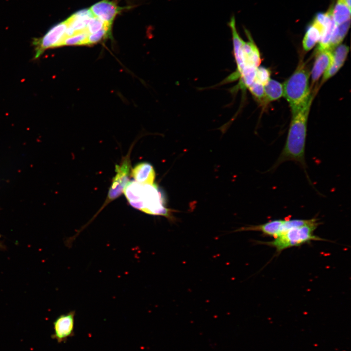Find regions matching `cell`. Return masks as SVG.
<instances>
[{"mask_svg":"<svg viewBox=\"0 0 351 351\" xmlns=\"http://www.w3.org/2000/svg\"><path fill=\"white\" fill-rule=\"evenodd\" d=\"M258 231L275 238L285 233V219H275L265 223L240 228L234 232Z\"/></svg>","mask_w":351,"mask_h":351,"instance_id":"obj_10","label":"cell"},{"mask_svg":"<svg viewBox=\"0 0 351 351\" xmlns=\"http://www.w3.org/2000/svg\"><path fill=\"white\" fill-rule=\"evenodd\" d=\"M332 15L335 23L340 24L350 20L351 8L343 0H337L332 10Z\"/></svg>","mask_w":351,"mask_h":351,"instance_id":"obj_17","label":"cell"},{"mask_svg":"<svg viewBox=\"0 0 351 351\" xmlns=\"http://www.w3.org/2000/svg\"><path fill=\"white\" fill-rule=\"evenodd\" d=\"M323 29L324 25L314 19L308 28L303 39L302 45L305 51H310L319 42Z\"/></svg>","mask_w":351,"mask_h":351,"instance_id":"obj_15","label":"cell"},{"mask_svg":"<svg viewBox=\"0 0 351 351\" xmlns=\"http://www.w3.org/2000/svg\"><path fill=\"white\" fill-rule=\"evenodd\" d=\"M88 33L83 32L76 34L72 36L66 38L63 40L62 46L85 45Z\"/></svg>","mask_w":351,"mask_h":351,"instance_id":"obj_20","label":"cell"},{"mask_svg":"<svg viewBox=\"0 0 351 351\" xmlns=\"http://www.w3.org/2000/svg\"><path fill=\"white\" fill-rule=\"evenodd\" d=\"M248 89L252 95L256 98L259 102L264 104V91L263 85L254 81L248 88Z\"/></svg>","mask_w":351,"mask_h":351,"instance_id":"obj_22","label":"cell"},{"mask_svg":"<svg viewBox=\"0 0 351 351\" xmlns=\"http://www.w3.org/2000/svg\"><path fill=\"white\" fill-rule=\"evenodd\" d=\"M350 25V20L340 24H336L331 40L330 48L333 50L342 41Z\"/></svg>","mask_w":351,"mask_h":351,"instance_id":"obj_18","label":"cell"},{"mask_svg":"<svg viewBox=\"0 0 351 351\" xmlns=\"http://www.w3.org/2000/svg\"><path fill=\"white\" fill-rule=\"evenodd\" d=\"M130 168L129 153L123 158L119 165H116V175L113 177L104 205L118 197L123 193L129 182Z\"/></svg>","mask_w":351,"mask_h":351,"instance_id":"obj_7","label":"cell"},{"mask_svg":"<svg viewBox=\"0 0 351 351\" xmlns=\"http://www.w3.org/2000/svg\"><path fill=\"white\" fill-rule=\"evenodd\" d=\"M94 17L89 9H84L76 12L65 20L67 26L78 34L86 32L89 21Z\"/></svg>","mask_w":351,"mask_h":351,"instance_id":"obj_13","label":"cell"},{"mask_svg":"<svg viewBox=\"0 0 351 351\" xmlns=\"http://www.w3.org/2000/svg\"><path fill=\"white\" fill-rule=\"evenodd\" d=\"M105 25L107 24H105L98 18L94 17L89 21L86 28V32L88 33L89 35L96 33L103 28Z\"/></svg>","mask_w":351,"mask_h":351,"instance_id":"obj_23","label":"cell"},{"mask_svg":"<svg viewBox=\"0 0 351 351\" xmlns=\"http://www.w3.org/2000/svg\"><path fill=\"white\" fill-rule=\"evenodd\" d=\"M270 76L271 72L269 69L263 67H258L256 70L254 81L265 86L270 79Z\"/></svg>","mask_w":351,"mask_h":351,"instance_id":"obj_21","label":"cell"},{"mask_svg":"<svg viewBox=\"0 0 351 351\" xmlns=\"http://www.w3.org/2000/svg\"><path fill=\"white\" fill-rule=\"evenodd\" d=\"M319 224L316 218H312L308 223L291 228L272 241L259 242L273 247L276 252L280 253L288 248L299 246L312 241L327 240L314 234Z\"/></svg>","mask_w":351,"mask_h":351,"instance_id":"obj_5","label":"cell"},{"mask_svg":"<svg viewBox=\"0 0 351 351\" xmlns=\"http://www.w3.org/2000/svg\"><path fill=\"white\" fill-rule=\"evenodd\" d=\"M75 314V311H72L60 315L55 319L53 322L52 339L61 343L74 336Z\"/></svg>","mask_w":351,"mask_h":351,"instance_id":"obj_8","label":"cell"},{"mask_svg":"<svg viewBox=\"0 0 351 351\" xmlns=\"http://www.w3.org/2000/svg\"><path fill=\"white\" fill-rule=\"evenodd\" d=\"M309 78L308 66L301 61L283 85V96L289 102L292 112L300 109L313 98L309 85Z\"/></svg>","mask_w":351,"mask_h":351,"instance_id":"obj_4","label":"cell"},{"mask_svg":"<svg viewBox=\"0 0 351 351\" xmlns=\"http://www.w3.org/2000/svg\"><path fill=\"white\" fill-rule=\"evenodd\" d=\"M67 27L65 20L52 26L42 37L34 39L32 42L35 51L34 59L39 58L47 49L62 46Z\"/></svg>","mask_w":351,"mask_h":351,"instance_id":"obj_6","label":"cell"},{"mask_svg":"<svg viewBox=\"0 0 351 351\" xmlns=\"http://www.w3.org/2000/svg\"><path fill=\"white\" fill-rule=\"evenodd\" d=\"M123 193L129 204L147 214L160 215L173 221L172 211L165 207V198L156 184H142L132 180Z\"/></svg>","mask_w":351,"mask_h":351,"instance_id":"obj_2","label":"cell"},{"mask_svg":"<svg viewBox=\"0 0 351 351\" xmlns=\"http://www.w3.org/2000/svg\"><path fill=\"white\" fill-rule=\"evenodd\" d=\"M124 9V7H119L114 1L109 0H101L89 8L94 17L110 26H112L116 16Z\"/></svg>","mask_w":351,"mask_h":351,"instance_id":"obj_9","label":"cell"},{"mask_svg":"<svg viewBox=\"0 0 351 351\" xmlns=\"http://www.w3.org/2000/svg\"><path fill=\"white\" fill-rule=\"evenodd\" d=\"M264 104L269 102L276 100L283 96V85L276 80L270 79L264 86Z\"/></svg>","mask_w":351,"mask_h":351,"instance_id":"obj_16","label":"cell"},{"mask_svg":"<svg viewBox=\"0 0 351 351\" xmlns=\"http://www.w3.org/2000/svg\"><path fill=\"white\" fill-rule=\"evenodd\" d=\"M232 33L233 52L236 64V70L224 79L223 82L235 81L241 72L246 68L259 67L261 60L259 50L248 30L245 32L248 39L245 41L239 35L236 26L235 17L232 16L228 23Z\"/></svg>","mask_w":351,"mask_h":351,"instance_id":"obj_3","label":"cell"},{"mask_svg":"<svg viewBox=\"0 0 351 351\" xmlns=\"http://www.w3.org/2000/svg\"><path fill=\"white\" fill-rule=\"evenodd\" d=\"M346 4V5L351 8V0H343Z\"/></svg>","mask_w":351,"mask_h":351,"instance_id":"obj_24","label":"cell"},{"mask_svg":"<svg viewBox=\"0 0 351 351\" xmlns=\"http://www.w3.org/2000/svg\"><path fill=\"white\" fill-rule=\"evenodd\" d=\"M131 175L136 181L142 184H153L156 177L153 167L147 162L136 165L132 169Z\"/></svg>","mask_w":351,"mask_h":351,"instance_id":"obj_14","label":"cell"},{"mask_svg":"<svg viewBox=\"0 0 351 351\" xmlns=\"http://www.w3.org/2000/svg\"><path fill=\"white\" fill-rule=\"evenodd\" d=\"M333 58L332 50L329 49L317 51V55L311 74L313 83L316 82L330 66L333 61Z\"/></svg>","mask_w":351,"mask_h":351,"instance_id":"obj_11","label":"cell"},{"mask_svg":"<svg viewBox=\"0 0 351 351\" xmlns=\"http://www.w3.org/2000/svg\"><path fill=\"white\" fill-rule=\"evenodd\" d=\"M349 50V47L344 44L336 47V49L333 52V61L324 73L322 83L334 76L341 68L347 58Z\"/></svg>","mask_w":351,"mask_h":351,"instance_id":"obj_12","label":"cell"},{"mask_svg":"<svg viewBox=\"0 0 351 351\" xmlns=\"http://www.w3.org/2000/svg\"><path fill=\"white\" fill-rule=\"evenodd\" d=\"M313 98L300 109L292 112V120L284 146L273 169L288 161H294L302 167H305L307 123Z\"/></svg>","mask_w":351,"mask_h":351,"instance_id":"obj_1","label":"cell"},{"mask_svg":"<svg viewBox=\"0 0 351 351\" xmlns=\"http://www.w3.org/2000/svg\"><path fill=\"white\" fill-rule=\"evenodd\" d=\"M111 28L112 27L105 25L103 28L98 31L89 34L87 37L85 45L94 44L99 42L103 39L109 37L110 35Z\"/></svg>","mask_w":351,"mask_h":351,"instance_id":"obj_19","label":"cell"}]
</instances>
